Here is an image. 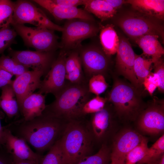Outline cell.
Segmentation results:
<instances>
[{"mask_svg":"<svg viewBox=\"0 0 164 164\" xmlns=\"http://www.w3.org/2000/svg\"><path fill=\"white\" fill-rule=\"evenodd\" d=\"M61 120L44 111L41 115L31 120L21 119L6 128L41 152L50 149L59 139L62 129Z\"/></svg>","mask_w":164,"mask_h":164,"instance_id":"1","label":"cell"},{"mask_svg":"<svg viewBox=\"0 0 164 164\" xmlns=\"http://www.w3.org/2000/svg\"><path fill=\"white\" fill-rule=\"evenodd\" d=\"M90 93L88 87L82 83L65 85L44 111L60 119L73 120L82 115V108L89 100Z\"/></svg>","mask_w":164,"mask_h":164,"instance_id":"2","label":"cell"},{"mask_svg":"<svg viewBox=\"0 0 164 164\" xmlns=\"http://www.w3.org/2000/svg\"><path fill=\"white\" fill-rule=\"evenodd\" d=\"M67 125L62 137L59 139L60 144L67 164H76L88 155L92 137L87 129L77 122L72 120Z\"/></svg>","mask_w":164,"mask_h":164,"instance_id":"3","label":"cell"},{"mask_svg":"<svg viewBox=\"0 0 164 164\" xmlns=\"http://www.w3.org/2000/svg\"><path fill=\"white\" fill-rule=\"evenodd\" d=\"M136 89L132 85L120 80L114 81L108 100L113 104L120 117L133 120L138 114L141 101Z\"/></svg>","mask_w":164,"mask_h":164,"instance_id":"4","label":"cell"},{"mask_svg":"<svg viewBox=\"0 0 164 164\" xmlns=\"http://www.w3.org/2000/svg\"><path fill=\"white\" fill-rule=\"evenodd\" d=\"M27 46L36 51L54 52L59 47L58 37L54 31L41 27H29L24 24L11 25Z\"/></svg>","mask_w":164,"mask_h":164,"instance_id":"5","label":"cell"},{"mask_svg":"<svg viewBox=\"0 0 164 164\" xmlns=\"http://www.w3.org/2000/svg\"><path fill=\"white\" fill-rule=\"evenodd\" d=\"M63 28L59 43L63 51L80 47L82 41L96 35L99 29L94 21L81 19L68 20Z\"/></svg>","mask_w":164,"mask_h":164,"instance_id":"6","label":"cell"},{"mask_svg":"<svg viewBox=\"0 0 164 164\" xmlns=\"http://www.w3.org/2000/svg\"><path fill=\"white\" fill-rule=\"evenodd\" d=\"M157 20L140 13H131L121 17L118 23L124 32L134 39L147 35H156L163 39V28Z\"/></svg>","mask_w":164,"mask_h":164,"instance_id":"7","label":"cell"},{"mask_svg":"<svg viewBox=\"0 0 164 164\" xmlns=\"http://www.w3.org/2000/svg\"><path fill=\"white\" fill-rule=\"evenodd\" d=\"M14 2V8L10 24L29 23L36 27L62 32L63 27L51 21L41 9L31 2L24 0Z\"/></svg>","mask_w":164,"mask_h":164,"instance_id":"8","label":"cell"},{"mask_svg":"<svg viewBox=\"0 0 164 164\" xmlns=\"http://www.w3.org/2000/svg\"><path fill=\"white\" fill-rule=\"evenodd\" d=\"M65 52L61 51L52 64L43 80H41L38 93L57 95L65 86Z\"/></svg>","mask_w":164,"mask_h":164,"instance_id":"9","label":"cell"},{"mask_svg":"<svg viewBox=\"0 0 164 164\" xmlns=\"http://www.w3.org/2000/svg\"><path fill=\"white\" fill-rule=\"evenodd\" d=\"M9 56L20 64L32 70L43 71L46 75L55 59L54 52H43L29 50H16L9 47Z\"/></svg>","mask_w":164,"mask_h":164,"instance_id":"10","label":"cell"},{"mask_svg":"<svg viewBox=\"0 0 164 164\" xmlns=\"http://www.w3.org/2000/svg\"><path fill=\"white\" fill-rule=\"evenodd\" d=\"M117 53L116 66L118 73L129 80L135 88H138L140 86L134 71L136 54L126 38H119Z\"/></svg>","mask_w":164,"mask_h":164,"instance_id":"11","label":"cell"},{"mask_svg":"<svg viewBox=\"0 0 164 164\" xmlns=\"http://www.w3.org/2000/svg\"><path fill=\"white\" fill-rule=\"evenodd\" d=\"M82 64L87 73L91 77L101 74L107 70L109 61L103 50L93 46L82 48L79 53Z\"/></svg>","mask_w":164,"mask_h":164,"instance_id":"12","label":"cell"},{"mask_svg":"<svg viewBox=\"0 0 164 164\" xmlns=\"http://www.w3.org/2000/svg\"><path fill=\"white\" fill-rule=\"evenodd\" d=\"M143 137L137 132L130 129L122 132L115 138L111 153V162L125 164L127 154L139 144Z\"/></svg>","mask_w":164,"mask_h":164,"instance_id":"13","label":"cell"},{"mask_svg":"<svg viewBox=\"0 0 164 164\" xmlns=\"http://www.w3.org/2000/svg\"><path fill=\"white\" fill-rule=\"evenodd\" d=\"M45 75L43 71L34 70L24 72L13 80L12 86L19 108L25 98L39 89L41 81V78Z\"/></svg>","mask_w":164,"mask_h":164,"instance_id":"14","label":"cell"},{"mask_svg":"<svg viewBox=\"0 0 164 164\" xmlns=\"http://www.w3.org/2000/svg\"><path fill=\"white\" fill-rule=\"evenodd\" d=\"M153 104L141 114L138 125L143 132L156 135L164 131V104H158L156 101Z\"/></svg>","mask_w":164,"mask_h":164,"instance_id":"15","label":"cell"},{"mask_svg":"<svg viewBox=\"0 0 164 164\" xmlns=\"http://www.w3.org/2000/svg\"><path fill=\"white\" fill-rule=\"evenodd\" d=\"M4 145L7 153L17 158L29 160L40 164L43 156L34 152L24 140L14 135L10 130L3 127Z\"/></svg>","mask_w":164,"mask_h":164,"instance_id":"16","label":"cell"},{"mask_svg":"<svg viewBox=\"0 0 164 164\" xmlns=\"http://www.w3.org/2000/svg\"><path fill=\"white\" fill-rule=\"evenodd\" d=\"M32 1L47 10L56 19L58 20L81 19L94 21L93 17L85 9L76 7L59 6L53 3L51 0Z\"/></svg>","mask_w":164,"mask_h":164,"instance_id":"17","label":"cell"},{"mask_svg":"<svg viewBox=\"0 0 164 164\" xmlns=\"http://www.w3.org/2000/svg\"><path fill=\"white\" fill-rule=\"evenodd\" d=\"M46 107L45 95L37 92L25 98L19 109L23 117L22 119L29 121L41 115Z\"/></svg>","mask_w":164,"mask_h":164,"instance_id":"18","label":"cell"},{"mask_svg":"<svg viewBox=\"0 0 164 164\" xmlns=\"http://www.w3.org/2000/svg\"><path fill=\"white\" fill-rule=\"evenodd\" d=\"M125 2L140 14L157 20L164 19L163 0H128Z\"/></svg>","mask_w":164,"mask_h":164,"instance_id":"19","label":"cell"},{"mask_svg":"<svg viewBox=\"0 0 164 164\" xmlns=\"http://www.w3.org/2000/svg\"><path fill=\"white\" fill-rule=\"evenodd\" d=\"M159 37L153 35H147L135 39L143 51L145 56L151 57L152 63L159 60L164 53V48L159 40Z\"/></svg>","mask_w":164,"mask_h":164,"instance_id":"20","label":"cell"},{"mask_svg":"<svg viewBox=\"0 0 164 164\" xmlns=\"http://www.w3.org/2000/svg\"><path fill=\"white\" fill-rule=\"evenodd\" d=\"M102 50L108 56L117 53L119 44V38L112 24L103 27L100 34Z\"/></svg>","mask_w":164,"mask_h":164,"instance_id":"21","label":"cell"},{"mask_svg":"<svg viewBox=\"0 0 164 164\" xmlns=\"http://www.w3.org/2000/svg\"><path fill=\"white\" fill-rule=\"evenodd\" d=\"M66 79L73 84L81 83L82 63L79 52L74 51L66 57Z\"/></svg>","mask_w":164,"mask_h":164,"instance_id":"22","label":"cell"},{"mask_svg":"<svg viewBox=\"0 0 164 164\" xmlns=\"http://www.w3.org/2000/svg\"><path fill=\"white\" fill-rule=\"evenodd\" d=\"M0 97V107L10 118L16 116L19 111V107L12 84L2 88Z\"/></svg>","mask_w":164,"mask_h":164,"instance_id":"23","label":"cell"},{"mask_svg":"<svg viewBox=\"0 0 164 164\" xmlns=\"http://www.w3.org/2000/svg\"><path fill=\"white\" fill-rule=\"evenodd\" d=\"M83 5L86 11L94 14L102 21L113 17L117 11L105 0H84Z\"/></svg>","mask_w":164,"mask_h":164,"instance_id":"24","label":"cell"},{"mask_svg":"<svg viewBox=\"0 0 164 164\" xmlns=\"http://www.w3.org/2000/svg\"><path fill=\"white\" fill-rule=\"evenodd\" d=\"M111 116L108 110L104 108L94 114L91 124L93 132L98 139L103 137L111 125Z\"/></svg>","mask_w":164,"mask_h":164,"instance_id":"25","label":"cell"},{"mask_svg":"<svg viewBox=\"0 0 164 164\" xmlns=\"http://www.w3.org/2000/svg\"><path fill=\"white\" fill-rule=\"evenodd\" d=\"M164 135L148 148L143 158L136 164H158L164 155Z\"/></svg>","mask_w":164,"mask_h":164,"instance_id":"26","label":"cell"},{"mask_svg":"<svg viewBox=\"0 0 164 164\" xmlns=\"http://www.w3.org/2000/svg\"><path fill=\"white\" fill-rule=\"evenodd\" d=\"M66 157L61 148L59 139L50 148L44 156L40 164H67Z\"/></svg>","mask_w":164,"mask_h":164,"instance_id":"27","label":"cell"},{"mask_svg":"<svg viewBox=\"0 0 164 164\" xmlns=\"http://www.w3.org/2000/svg\"><path fill=\"white\" fill-rule=\"evenodd\" d=\"M0 67L16 77L29 71V68L22 65L9 56L3 53L0 56Z\"/></svg>","mask_w":164,"mask_h":164,"instance_id":"28","label":"cell"},{"mask_svg":"<svg viewBox=\"0 0 164 164\" xmlns=\"http://www.w3.org/2000/svg\"><path fill=\"white\" fill-rule=\"evenodd\" d=\"M152 63L150 59H146L136 54L134 71L140 87L143 84L145 79L151 73L150 68Z\"/></svg>","mask_w":164,"mask_h":164,"instance_id":"29","label":"cell"},{"mask_svg":"<svg viewBox=\"0 0 164 164\" xmlns=\"http://www.w3.org/2000/svg\"><path fill=\"white\" fill-rule=\"evenodd\" d=\"M111 153L109 148L103 145L96 153L84 157L76 164H106L111 160Z\"/></svg>","mask_w":164,"mask_h":164,"instance_id":"30","label":"cell"},{"mask_svg":"<svg viewBox=\"0 0 164 164\" xmlns=\"http://www.w3.org/2000/svg\"><path fill=\"white\" fill-rule=\"evenodd\" d=\"M11 25L0 28V54L10 47L11 45L16 44L15 38L17 34Z\"/></svg>","mask_w":164,"mask_h":164,"instance_id":"31","label":"cell"},{"mask_svg":"<svg viewBox=\"0 0 164 164\" xmlns=\"http://www.w3.org/2000/svg\"><path fill=\"white\" fill-rule=\"evenodd\" d=\"M148 142L147 139L144 137L140 143L127 154L125 164H136L139 162L148 149Z\"/></svg>","mask_w":164,"mask_h":164,"instance_id":"32","label":"cell"},{"mask_svg":"<svg viewBox=\"0 0 164 164\" xmlns=\"http://www.w3.org/2000/svg\"><path fill=\"white\" fill-rule=\"evenodd\" d=\"M14 8V2L9 0H0V28L10 25Z\"/></svg>","mask_w":164,"mask_h":164,"instance_id":"33","label":"cell"},{"mask_svg":"<svg viewBox=\"0 0 164 164\" xmlns=\"http://www.w3.org/2000/svg\"><path fill=\"white\" fill-rule=\"evenodd\" d=\"M108 87L104 76L97 74L92 76L88 83V90L90 93L99 96L104 92Z\"/></svg>","mask_w":164,"mask_h":164,"instance_id":"34","label":"cell"},{"mask_svg":"<svg viewBox=\"0 0 164 164\" xmlns=\"http://www.w3.org/2000/svg\"><path fill=\"white\" fill-rule=\"evenodd\" d=\"M107 99L97 96L89 100L83 106L82 114H94L103 109L105 107Z\"/></svg>","mask_w":164,"mask_h":164,"instance_id":"35","label":"cell"},{"mask_svg":"<svg viewBox=\"0 0 164 164\" xmlns=\"http://www.w3.org/2000/svg\"><path fill=\"white\" fill-rule=\"evenodd\" d=\"M159 79L157 75L155 73H150L145 78L143 84L149 94L152 95L157 87L159 86Z\"/></svg>","mask_w":164,"mask_h":164,"instance_id":"36","label":"cell"},{"mask_svg":"<svg viewBox=\"0 0 164 164\" xmlns=\"http://www.w3.org/2000/svg\"><path fill=\"white\" fill-rule=\"evenodd\" d=\"M154 64V73L158 76L159 79V90L162 93L164 91V65L161 58Z\"/></svg>","mask_w":164,"mask_h":164,"instance_id":"37","label":"cell"},{"mask_svg":"<svg viewBox=\"0 0 164 164\" xmlns=\"http://www.w3.org/2000/svg\"><path fill=\"white\" fill-rule=\"evenodd\" d=\"M54 4L62 7H76L83 5L84 0H51Z\"/></svg>","mask_w":164,"mask_h":164,"instance_id":"38","label":"cell"},{"mask_svg":"<svg viewBox=\"0 0 164 164\" xmlns=\"http://www.w3.org/2000/svg\"><path fill=\"white\" fill-rule=\"evenodd\" d=\"M13 75L0 67V88L12 84Z\"/></svg>","mask_w":164,"mask_h":164,"instance_id":"39","label":"cell"},{"mask_svg":"<svg viewBox=\"0 0 164 164\" xmlns=\"http://www.w3.org/2000/svg\"><path fill=\"white\" fill-rule=\"evenodd\" d=\"M0 164H12L11 155L6 151L0 150Z\"/></svg>","mask_w":164,"mask_h":164,"instance_id":"40","label":"cell"},{"mask_svg":"<svg viewBox=\"0 0 164 164\" xmlns=\"http://www.w3.org/2000/svg\"><path fill=\"white\" fill-rule=\"evenodd\" d=\"M114 9L117 10L122 5L126 3L125 0H105Z\"/></svg>","mask_w":164,"mask_h":164,"instance_id":"41","label":"cell"},{"mask_svg":"<svg viewBox=\"0 0 164 164\" xmlns=\"http://www.w3.org/2000/svg\"><path fill=\"white\" fill-rule=\"evenodd\" d=\"M11 156L12 164H39L32 161L20 159L11 155Z\"/></svg>","mask_w":164,"mask_h":164,"instance_id":"42","label":"cell"},{"mask_svg":"<svg viewBox=\"0 0 164 164\" xmlns=\"http://www.w3.org/2000/svg\"><path fill=\"white\" fill-rule=\"evenodd\" d=\"M4 142L3 127H2V126L0 119V145H3Z\"/></svg>","mask_w":164,"mask_h":164,"instance_id":"43","label":"cell"},{"mask_svg":"<svg viewBox=\"0 0 164 164\" xmlns=\"http://www.w3.org/2000/svg\"><path fill=\"white\" fill-rule=\"evenodd\" d=\"M158 164H164V155L162 157L160 161Z\"/></svg>","mask_w":164,"mask_h":164,"instance_id":"44","label":"cell"},{"mask_svg":"<svg viewBox=\"0 0 164 164\" xmlns=\"http://www.w3.org/2000/svg\"><path fill=\"white\" fill-rule=\"evenodd\" d=\"M114 164V163H111L110 164Z\"/></svg>","mask_w":164,"mask_h":164,"instance_id":"45","label":"cell"}]
</instances>
